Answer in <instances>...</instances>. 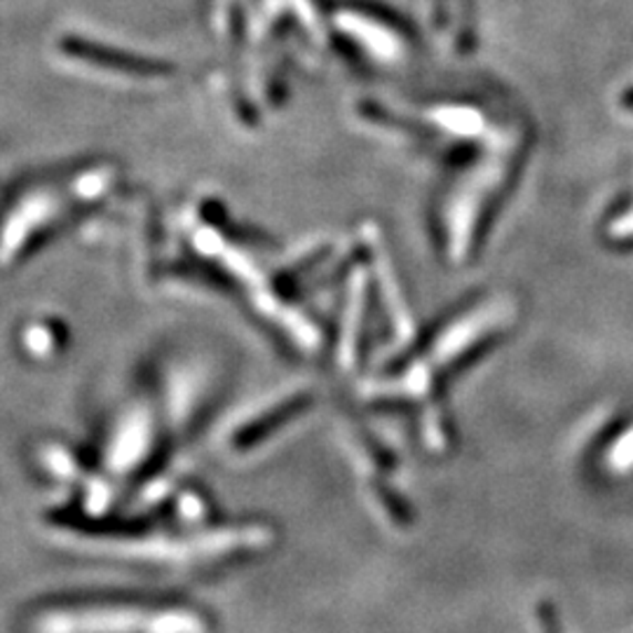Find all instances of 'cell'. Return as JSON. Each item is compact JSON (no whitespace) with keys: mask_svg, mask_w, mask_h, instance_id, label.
<instances>
[{"mask_svg":"<svg viewBox=\"0 0 633 633\" xmlns=\"http://www.w3.org/2000/svg\"><path fill=\"white\" fill-rule=\"evenodd\" d=\"M517 324V305L509 295H484L471 303L432 339L415 364L397 385H385L387 392H399L408 399L421 402L427 411V432L434 446L448 448L453 444L450 421L442 406L446 381L460 375L471 364L496 347Z\"/></svg>","mask_w":633,"mask_h":633,"instance_id":"cell-1","label":"cell"},{"mask_svg":"<svg viewBox=\"0 0 633 633\" xmlns=\"http://www.w3.org/2000/svg\"><path fill=\"white\" fill-rule=\"evenodd\" d=\"M582 458L610 484L633 481V404L615 408L593 427Z\"/></svg>","mask_w":633,"mask_h":633,"instance_id":"cell-2","label":"cell"},{"mask_svg":"<svg viewBox=\"0 0 633 633\" xmlns=\"http://www.w3.org/2000/svg\"><path fill=\"white\" fill-rule=\"evenodd\" d=\"M530 631L532 633H568L561 610L551 599H536L530 605Z\"/></svg>","mask_w":633,"mask_h":633,"instance_id":"cell-3","label":"cell"}]
</instances>
